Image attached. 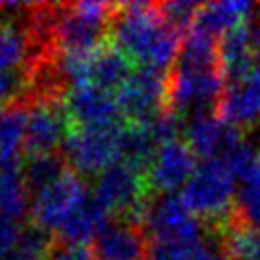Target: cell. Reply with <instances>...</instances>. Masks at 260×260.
I'll return each instance as SVG.
<instances>
[{"mask_svg": "<svg viewBox=\"0 0 260 260\" xmlns=\"http://www.w3.org/2000/svg\"><path fill=\"white\" fill-rule=\"evenodd\" d=\"M110 28L112 45L120 49L134 67L165 73L177 65L185 32L167 20L158 4H120L116 6Z\"/></svg>", "mask_w": 260, "mask_h": 260, "instance_id": "6da1fadb", "label": "cell"}, {"mask_svg": "<svg viewBox=\"0 0 260 260\" xmlns=\"http://www.w3.org/2000/svg\"><path fill=\"white\" fill-rule=\"evenodd\" d=\"M238 193V181L228 162L223 158H209L197 165L193 177L179 195L201 221H228Z\"/></svg>", "mask_w": 260, "mask_h": 260, "instance_id": "7a4b0ae2", "label": "cell"}, {"mask_svg": "<svg viewBox=\"0 0 260 260\" xmlns=\"http://www.w3.org/2000/svg\"><path fill=\"white\" fill-rule=\"evenodd\" d=\"M225 81L219 65H191L177 61L167 77V112L175 116H197L217 106Z\"/></svg>", "mask_w": 260, "mask_h": 260, "instance_id": "3957f363", "label": "cell"}, {"mask_svg": "<svg viewBox=\"0 0 260 260\" xmlns=\"http://www.w3.org/2000/svg\"><path fill=\"white\" fill-rule=\"evenodd\" d=\"M91 199L87 183L69 167L49 185L35 191L30 197V215L35 228L49 234H59L63 225Z\"/></svg>", "mask_w": 260, "mask_h": 260, "instance_id": "277c9868", "label": "cell"}, {"mask_svg": "<svg viewBox=\"0 0 260 260\" xmlns=\"http://www.w3.org/2000/svg\"><path fill=\"white\" fill-rule=\"evenodd\" d=\"M122 130L124 126L81 128L71 126L63 154L65 162L77 175H100L112 165L122 160Z\"/></svg>", "mask_w": 260, "mask_h": 260, "instance_id": "5b68a950", "label": "cell"}, {"mask_svg": "<svg viewBox=\"0 0 260 260\" xmlns=\"http://www.w3.org/2000/svg\"><path fill=\"white\" fill-rule=\"evenodd\" d=\"M146 191L148 185L144 173L120 160L95 177L93 199L108 213H116L124 219L126 215L140 217L146 207Z\"/></svg>", "mask_w": 260, "mask_h": 260, "instance_id": "8992f818", "label": "cell"}, {"mask_svg": "<svg viewBox=\"0 0 260 260\" xmlns=\"http://www.w3.org/2000/svg\"><path fill=\"white\" fill-rule=\"evenodd\" d=\"M150 244H187L201 240V219L183 203L181 195H160L146 203L142 215Z\"/></svg>", "mask_w": 260, "mask_h": 260, "instance_id": "52a82bcc", "label": "cell"}, {"mask_svg": "<svg viewBox=\"0 0 260 260\" xmlns=\"http://www.w3.org/2000/svg\"><path fill=\"white\" fill-rule=\"evenodd\" d=\"M167 77L160 71L134 67L124 85L116 91L122 118L128 124H142L167 110Z\"/></svg>", "mask_w": 260, "mask_h": 260, "instance_id": "ba28073f", "label": "cell"}, {"mask_svg": "<svg viewBox=\"0 0 260 260\" xmlns=\"http://www.w3.org/2000/svg\"><path fill=\"white\" fill-rule=\"evenodd\" d=\"M197 165V154L191 150L185 138L177 136L156 148L144 173L146 185L158 195H179L193 177Z\"/></svg>", "mask_w": 260, "mask_h": 260, "instance_id": "9c48e42d", "label": "cell"}, {"mask_svg": "<svg viewBox=\"0 0 260 260\" xmlns=\"http://www.w3.org/2000/svg\"><path fill=\"white\" fill-rule=\"evenodd\" d=\"M69 130L71 122L67 118L63 104L51 98L35 102L30 108H26V158L57 154V148H63Z\"/></svg>", "mask_w": 260, "mask_h": 260, "instance_id": "30bf717a", "label": "cell"}, {"mask_svg": "<svg viewBox=\"0 0 260 260\" xmlns=\"http://www.w3.org/2000/svg\"><path fill=\"white\" fill-rule=\"evenodd\" d=\"M63 106L71 126H81V128L118 126L124 120L116 93L95 87L91 83L69 85L63 98Z\"/></svg>", "mask_w": 260, "mask_h": 260, "instance_id": "8fae6325", "label": "cell"}, {"mask_svg": "<svg viewBox=\"0 0 260 260\" xmlns=\"http://www.w3.org/2000/svg\"><path fill=\"white\" fill-rule=\"evenodd\" d=\"M242 134L232 124L223 122L217 114H197L185 126V142L201 160L223 158L234 146L242 142Z\"/></svg>", "mask_w": 260, "mask_h": 260, "instance_id": "7c38bea8", "label": "cell"}, {"mask_svg": "<svg viewBox=\"0 0 260 260\" xmlns=\"http://www.w3.org/2000/svg\"><path fill=\"white\" fill-rule=\"evenodd\" d=\"M93 256L95 260H150L144 228H138L130 217L108 221L93 240Z\"/></svg>", "mask_w": 260, "mask_h": 260, "instance_id": "4fadbf2b", "label": "cell"}, {"mask_svg": "<svg viewBox=\"0 0 260 260\" xmlns=\"http://www.w3.org/2000/svg\"><path fill=\"white\" fill-rule=\"evenodd\" d=\"M256 57H260L258 30L252 28V24L240 26L217 41V63L225 83L238 81L248 75L258 63Z\"/></svg>", "mask_w": 260, "mask_h": 260, "instance_id": "5bb4252c", "label": "cell"}, {"mask_svg": "<svg viewBox=\"0 0 260 260\" xmlns=\"http://www.w3.org/2000/svg\"><path fill=\"white\" fill-rule=\"evenodd\" d=\"M104 24H98L79 12L73 10V6L63 8L61 14L53 16V39L57 45L59 55L69 53H89L98 49L104 37Z\"/></svg>", "mask_w": 260, "mask_h": 260, "instance_id": "9a60e30c", "label": "cell"}, {"mask_svg": "<svg viewBox=\"0 0 260 260\" xmlns=\"http://www.w3.org/2000/svg\"><path fill=\"white\" fill-rule=\"evenodd\" d=\"M254 10L256 6L246 0L207 2L199 6L191 26L219 41L223 35L250 24V20L254 18Z\"/></svg>", "mask_w": 260, "mask_h": 260, "instance_id": "2e32d148", "label": "cell"}, {"mask_svg": "<svg viewBox=\"0 0 260 260\" xmlns=\"http://www.w3.org/2000/svg\"><path fill=\"white\" fill-rule=\"evenodd\" d=\"M22 162H0V219L22 221L30 209Z\"/></svg>", "mask_w": 260, "mask_h": 260, "instance_id": "e0dca14e", "label": "cell"}, {"mask_svg": "<svg viewBox=\"0 0 260 260\" xmlns=\"http://www.w3.org/2000/svg\"><path fill=\"white\" fill-rule=\"evenodd\" d=\"M108 221H110V213L91 195V199L63 225V230L57 234V238L61 240V244L87 246L102 234V230L108 225Z\"/></svg>", "mask_w": 260, "mask_h": 260, "instance_id": "ac0fdd59", "label": "cell"}, {"mask_svg": "<svg viewBox=\"0 0 260 260\" xmlns=\"http://www.w3.org/2000/svg\"><path fill=\"white\" fill-rule=\"evenodd\" d=\"M28 47V32H24L16 22H0V77L24 73Z\"/></svg>", "mask_w": 260, "mask_h": 260, "instance_id": "d6986e66", "label": "cell"}, {"mask_svg": "<svg viewBox=\"0 0 260 260\" xmlns=\"http://www.w3.org/2000/svg\"><path fill=\"white\" fill-rule=\"evenodd\" d=\"M221 248L225 260H260V234L244 219L228 221L223 228Z\"/></svg>", "mask_w": 260, "mask_h": 260, "instance_id": "ffe728a7", "label": "cell"}, {"mask_svg": "<svg viewBox=\"0 0 260 260\" xmlns=\"http://www.w3.org/2000/svg\"><path fill=\"white\" fill-rule=\"evenodd\" d=\"M67 169V165L61 160V156L57 154H49V156H28L26 162H22V171H24V179L30 191H39L41 187L49 185L53 179H57L63 171Z\"/></svg>", "mask_w": 260, "mask_h": 260, "instance_id": "44dd1931", "label": "cell"}, {"mask_svg": "<svg viewBox=\"0 0 260 260\" xmlns=\"http://www.w3.org/2000/svg\"><path fill=\"white\" fill-rule=\"evenodd\" d=\"M150 260H217V258L203 240H197L187 244H150Z\"/></svg>", "mask_w": 260, "mask_h": 260, "instance_id": "7402d4cb", "label": "cell"}, {"mask_svg": "<svg viewBox=\"0 0 260 260\" xmlns=\"http://www.w3.org/2000/svg\"><path fill=\"white\" fill-rule=\"evenodd\" d=\"M158 6L162 10V14L167 16V20L185 32L191 26V22H193L201 4L187 2V0H177V2H165V4H158Z\"/></svg>", "mask_w": 260, "mask_h": 260, "instance_id": "603a6c76", "label": "cell"}, {"mask_svg": "<svg viewBox=\"0 0 260 260\" xmlns=\"http://www.w3.org/2000/svg\"><path fill=\"white\" fill-rule=\"evenodd\" d=\"M26 228H22V221L12 219H0V260H10L22 234Z\"/></svg>", "mask_w": 260, "mask_h": 260, "instance_id": "cb8c5ba5", "label": "cell"}, {"mask_svg": "<svg viewBox=\"0 0 260 260\" xmlns=\"http://www.w3.org/2000/svg\"><path fill=\"white\" fill-rule=\"evenodd\" d=\"M240 207H242V219L260 234V189L240 193Z\"/></svg>", "mask_w": 260, "mask_h": 260, "instance_id": "d4e9b609", "label": "cell"}, {"mask_svg": "<svg viewBox=\"0 0 260 260\" xmlns=\"http://www.w3.org/2000/svg\"><path fill=\"white\" fill-rule=\"evenodd\" d=\"M47 260H95L93 250L87 246H75V244H57L51 248V254Z\"/></svg>", "mask_w": 260, "mask_h": 260, "instance_id": "484cf974", "label": "cell"}, {"mask_svg": "<svg viewBox=\"0 0 260 260\" xmlns=\"http://www.w3.org/2000/svg\"><path fill=\"white\" fill-rule=\"evenodd\" d=\"M4 120H6V108L0 104V136H2V130H4Z\"/></svg>", "mask_w": 260, "mask_h": 260, "instance_id": "4316f807", "label": "cell"}, {"mask_svg": "<svg viewBox=\"0 0 260 260\" xmlns=\"http://www.w3.org/2000/svg\"><path fill=\"white\" fill-rule=\"evenodd\" d=\"M258 55H260V28H258Z\"/></svg>", "mask_w": 260, "mask_h": 260, "instance_id": "83f0119b", "label": "cell"}, {"mask_svg": "<svg viewBox=\"0 0 260 260\" xmlns=\"http://www.w3.org/2000/svg\"><path fill=\"white\" fill-rule=\"evenodd\" d=\"M2 6H4V4H0V8H2Z\"/></svg>", "mask_w": 260, "mask_h": 260, "instance_id": "f1b7e54d", "label": "cell"}, {"mask_svg": "<svg viewBox=\"0 0 260 260\" xmlns=\"http://www.w3.org/2000/svg\"><path fill=\"white\" fill-rule=\"evenodd\" d=\"M258 154H260V148H258Z\"/></svg>", "mask_w": 260, "mask_h": 260, "instance_id": "f546056e", "label": "cell"}]
</instances>
